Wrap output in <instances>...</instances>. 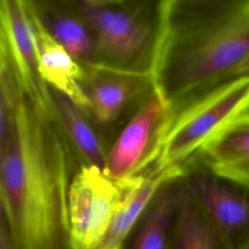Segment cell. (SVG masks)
<instances>
[{
    "label": "cell",
    "instance_id": "13",
    "mask_svg": "<svg viewBox=\"0 0 249 249\" xmlns=\"http://www.w3.org/2000/svg\"><path fill=\"white\" fill-rule=\"evenodd\" d=\"M183 192L184 181L181 178L163 186L123 249H171Z\"/></svg>",
    "mask_w": 249,
    "mask_h": 249
},
{
    "label": "cell",
    "instance_id": "10",
    "mask_svg": "<svg viewBox=\"0 0 249 249\" xmlns=\"http://www.w3.org/2000/svg\"><path fill=\"white\" fill-rule=\"evenodd\" d=\"M194 160L221 177L249 188V110L219 129Z\"/></svg>",
    "mask_w": 249,
    "mask_h": 249
},
{
    "label": "cell",
    "instance_id": "16",
    "mask_svg": "<svg viewBox=\"0 0 249 249\" xmlns=\"http://www.w3.org/2000/svg\"><path fill=\"white\" fill-rule=\"evenodd\" d=\"M53 94L61 124L73 147L85 160V163L95 165L104 171L107 154L84 111L66 95L53 89Z\"/></svg>",
    "mask_w": 249,
    "mask_h": 249
},
{
    "label": "cell",
    "instance_id": "17",
    "mask_svg": "<svg viewBox=\"0 0 249 249\" xmlns=\"http://www.w3.org/2000/svg\"><path fill=\"white\" fill-rule=\"evenodd\" d=\"M0 249H14L5 218L0 214Z\"/></svg>",
    "mask_w": 249,
    "mask_h": 249
},
{
    "label": "cell",
    "instance_id": "4",
    "mask_svg": "<svg viewBox=\"0 0 249 249\" xmlns=\"http://www.w3.org/2000/svg\"><path fill=\"white\" fill-rule=\"evenodd\" d=\"M76 14L88 24L95 40L94 61L111 66L148 70L159 24V2L84 0Z\"/></svg>",
    "mask_w": 249,
    "mask_h": 249
},
{
    "label": "cell",
    "instance_id": "6",
    "mask_svg": "<svg viewBox=\"0 0 249 249\" xmlns=\"http://www.w3.org/2000/svg\"><path fill=\"white\" fill-rule=\"evenodd\" d=\"M183 180L194 199L231 249H249V188L221 177L198 160Z\"/></svg>",
    "mask_w": 249,
    "mask_h": 249
},
{
    "label": "cell",
    "instance_id": "8",
    "mask_svg": "<svg viewBox=\"0 0 249 249\" xmlns=\"http://www.w3.org/2000/svg\"><path fill=\"white\" fill-rule=\"evenodd\" d=\"M88 113L102 125L117 121L136 98L153 91L149 70L124 69L101 62L82 63Z\"/></svg>",
    "mask_w": 249,
    "mask_h": 249
},
{
    "label": "cell",
    "instance_id": "2",
    "mask_svg": "<svg viewBox=\"0 0 249 249\" xmlns=\"http://www.w3.org/2000/svg\"><path fill=\"white\" fill-rule=\"evenodd\" d=\"M249 55V0H163L149 64L171 112L233 79Z\"/></svg>",
    "mask_w": 249,
    "mask_h": 249
},
{
    "label": "cell",
    "instance_id": "18",
    "mask_svg": "<svg viewBox=\"0 0 249 249\" xmlns=\"http://www.w3.org/2000/svg\"><path fill=\"white\" fill-rule=\"evenodd\" d=\"M232 77L233 79L239 77H249V55L237 66L233 72Z\"/></svg>",
    "mask_w": 249,
    "mask_h": 249
},
{
    "label": "cell",
    "instance_id": "15",
    "mask_svg": "<svg viewBox=\"0 0 249 249\" xmlns=\"http://www.w3.org/2000/svg\"><path fill=\"white\" fill-rule=\"evenodd\" d=\"M171 249H231L201 211L185 182Z\"/></svg>",
    "mask_w": 249,
    "mask_h": 249
},
{
    "label": "cell",
    "instance_id": "3",
    "mask_svg": "<svg viewBox=\"0 0 249 249\" xmlns=\"http://www.w3.org/2000/svg\"><path fill=\"white\" fill-rule=\"evenodd\" d=\"M249 110V77L232 79L171 113L153 167L184 173L200 148L227 123Z\"/></svg>",
    "mask_w": 249,
    "mask_h": 249
},
{
    "label": "cell",
    "instance_id": "9",
    "mask_svg": "<svg viewBox=\"0 0 249 249\" xmlns=\"http://www.w3.org/2000/svg\"><path fill=\"white\" fill-rule=\"evenodd\" d=\"M0 52L11 61L22 84L45 99H53V89L42 80L34 26L28 1H0Z\"/></svg>",
    "mask_w": 249,
    "mask_h": 249
},
{
    "label": "cell",
    "instance_id": "14",
    "mask_svg": "<svg viewBox=\"0 0 249 249\" xmlns=\"http://www.w3.org/2000/svg\"><path fill=\"white\" fill-rule=\"evenodd\" d=\"M33 6L52 37L80 63L94 61L95 40L88 24L77 15L43 7L39 2Z\"/></svg>",
    "mask_w": 249,
    "mask_h": 249
},
{
    "label": "cell",
    "instance_id": "12",
    "mask_svg": "<svg viewBox=\"0 0 249 249\" xmlns=\"http://www.w3.org/2000/svg\"><path fill=\"white\" fill-rule=\"evenodd\" d=\"M179 170L151 167L135 177L126 190L100 249H123L132 230L144 216L158 193L168 182L182 178Z\"/></svg>",
    "mask_w": 249,
    "mask_h": 249
},
{
    "label": "cell",
    "instance_id": "7",
    "mask_svg": "<svg viewBox=\"0 0 249 249\" xmlns=\"http://www.w3.org/2000/svg\"><path fill=\"white\" fill-rule=\"evenodd\" d=\"M170 116L167 104L153 90L107 153L105 174L116 181H126L153 167Z\"/></svg>",
    "mask_w": 249,
    "mask_h": 249
},
{
    "label": "cell",
    "instance_id": "11",
    "mask_svg": "<svg viewBox=\"0 0 249 249\" xmlns=\"http://www.w3.org/2000/svg\"><path fill=\"white\" fill-rule=\"evenodd\" d=\"M28 7L36 36L39 72L42 80L53 90L70 98L83 111H88L89 102L82 87L84 65L72 57L52 37L39 18L32 1H28Z\"/></svg>",
    "mask_w": 249,
    "mask_h": 249
},
{
    "label": "cell",
    "instance_id": "1",
    "mask_svg": "<svg viewBox=\"0 0 249 249\" xmlns=\"http://www.w3.org/2000/svg\"><path fill=\"white\" fill-rule=\"evenodd\" d=\"M72 147L55 101L26 88L0 53L1 214L14 249H68Z\"/></svg>",
    "mask_w": 249,
    "mask_h": 249
},
{
    "label": "cell",
    "instance_id": "5",
    "mask_svg": "<svg viewBox=\"0 0 249 249\" xmlns=\"http://www.w3.org/2000/svg\"><path fill=\"white\" fill-rule=\"evenodd\" d=\"M134 178L116 181L95 165L79 166L68 192V249H100Z\"/></svg>",
    "mask_w": 249,
    "mask_h": 249
}]
</instances>
